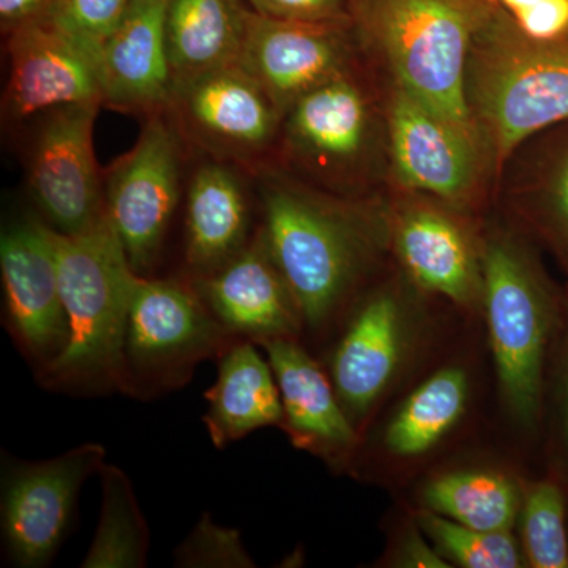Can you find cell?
I'll list each match as a JSON object with an SVG mask.
<instances>
[{
  "label": "cell",
  "mask_w": 568,
  "mask_h": 568,
  "mask_svg": "<svg viewBox=\"0 0 568 568\" xmlns=\"http://www.w3.org/2000/svg\"><path fill=\"white\" fill-rule=\"evenodd\" d=\"M345 26L274 20L250 10L237 63L286 115L305 93L347 74Z\"/></svg>",
  "instance_id": "11"
},
{
  "label": "cell",
  "mask_w": 568,
  "mask_h": 568,
  "mask_svg": "<svg viewBox=\"0 0 568 568\" xmlns=\"http://www.w3.org/2000/svg\"><path fill=\"white\" fill-rule=\"evenodd\" d=\"M175 566L248 568L254 562L237 530L222 528L205 514L175 551Z\"/></svg>",
  "instance_id": "29"
},
{
  "label": "cell",
  "mask_w": 568,
  "mask_h": 568,
  "mask_svg": "<svg viewBox=\"0 0 568 568\" xmlns=\"http://www.w3.org/2000/svg\"><path fill=\"white\" fill-rule=\"evenodd\" d=\"M248 205L241 183L222 164L194 174L186 201V261L201 275L244 250Z\"/></svg>",
  "instance_id": "23"
},
{
  "label": "cell",
  "mask_w": 568,
  "mask_h": 568,
  "mask_svg": "<svg viewBox=\"0 0 568 568\" xmlns=\"http://www.w3.org/2000/svg\"><path fill=\"white\" fill-rule=\"evenodd\" d=\"M399 260L418 286L470 305L484 294L481 256L463 224L435 205L414 204L395 220Z\"/></svg>",
  "instance_id": "17"
},
{
  "label": "cell",
  "mask_w": 568,
  "mask_h": 568,
  "mask_svg": "<svg viewBox=\"0 0 568 568\" xmlns=\"http://www.w3.org/2000/svg\"><path fill=\"white\" fill-rule=\"evenodd\" d=\"M514 21L530 39H562L568 32V0H538L514 14Z\"/></svg>",
  "instance_id": "32"
},
{
  "label": "cell",
  "mask_w": 568,
  "mask_h": 568,
  "mask_svg": "<svg viewBox=\"0 0 568 568\" xmlns=\"http://www.w3.org/2000/svg\"><path fill=\"white\" fill-rule=\"evenodd\" d=\"M485 310L500 394L519 420L536 416L552 304L536 263L508 235L481 253Z\"/></svg>",
  "instance_id": "5"
},
{
  "label": "cell",
  "mask_w": 568,
  "mask_h": 568,
  "mask_svg": "<svg viewBox=\"0 0 568 568\" xmlns=\"http://www.w3.org/2000/svg\"><path fill=\"white\" fill-rule=\"evenodd\" d=\"M104 200L133 271L144 276L159 257L179 201V141L159 114L112 166Z\"/></svg>",
  "instance_id": "8"
},
{
  "label": "cell",
  "mask_w": 568,
  "mask_h": 568,
  "mask_svg": "<svg viewBox=\"0 0 568 568\" xmlns=\"http://www.w3.org/2000/svg\"><path fill=\"white\" fill-rule=\"evenodd\" d=\"M69 338L41 383L58 390L133 392L126 328L136 272L106 216L81 234L52 230Z\"/></svg>",
  "instance_id": "1"
},
{
  "label": "cell",
  "mask_w": 568,
  "mask_h": 568,
  "mask_svg": "<svg viewBox=\"0 0 568 568\" xmlns=\"http://www.w3.org/2000/svg\"><path fill=\"white\" fill-rule=\"evenodd\" d=\"M197 293L231 335L256 345L267 339H294L304 323L263 239L201 275Z\"/></svg>",
  "instance_id": "16"
},
{
  "label": "cell",
  "mask_w": 568,
  "mask_h": 568,
  "mask_svg": "<svg viewBox=\"0 0 568 568\" xmlns=\"http://www.w3.org/2000/svg\"><path fill=\"white\" fill-rule=\"evenodd\" d=\"M566 433L568 439V384H567V414H566Z\"/></svg>",
  "instance_id": "36"
},
{
  "label": "cell",
  "mask_w": 568,
  "mask_h": 568,
  "mask_svg": "<svg viewBox=\"0 0 568 568\" xmlns=\"http://www.w3.org/2000/svg\"><path fill=\"white\" fill-rule=\"evenodd\" d=\"M104 459V447L88 443L44 462L10 463L3 470L2 534L14 566L51 562L69 532L82 485L100 474Z\"/></svg>",
  "instance_id": "7"
},
{
  "label": "cell",
  "mask_w": 568,
  "mask_h": 568,
  "mask_svg": "<svg viewBox=\"0 0 568 568\" xmlns=\"http://www.w3.org/2000/svg\"><path fill=\"white\" fill-rule=\"evenodd\" d=\"M164 21L166 0H130L97 54L103 104L149 115L170 106L174 81Z\"/></svg>",
  "instance_id": "15"
},
{
  "label": "cell",
  "mask_w": 568,
  "mask_h": 568,
  "mask_svg": "<svg viewBox=\"0 0 568 568\" xmlns=\"http://www.w3.org/2000/svg\"><path fill=\"white\" fill-rule=\"evenodd\" d=\"M523 544L530 566L568 567L564 497L558 485L540 481L530 488L523 506Z\"/></svg>",
  "instance_id": "28"
},
{
  "label": "cell",
  "mask_w": 568,
  "mask_h": 568,
  "mask_svg": "<svg viewBox=\"0 0 568 568\" xmlns=\"http://www.w3.org/2000/svg\"><path fill=\"white\" fill-rule=\"evenodd\" d=\"M168 108L196 144L233 159L263 152L284 118L274 100L239 63L179 85Z\"/></svg>",
  "instance_id": "13"
},
{
  "label": "cell",
  "mask_w": 568,
  "mask_h": 568,
  "mask_svg": "<svg viewBox=\"0 0 568 568\" xmlns=\"http://www.w3.org/2000/svg\"><path fill=\"white\" fill-rule=\"evenodd\" d=\"M286 118L287 142L295 156L320 170L353 166L368 142V103L347 74L305 93Z\"/></svg>",
  "instance_id": "20"
},
{
  "label": "cell",
  "mask_w": 568,
  "mask_h": 568,
  "mask_svg": "<svg viewBox=\"0 0 568 568\" xmlns=\"http://www.w3.org/2000/svg\"><path fill=\"white\" fill-rule=\"evenodd\" d=\"M418 525L435 541L437 549L466 568H517L521 555L508 530L467 528L443 515L426 510Z\"/></svg>",
  "instance_id": "27"
},
{
  "label": "cell",
  "mask_w": 568,
  "mask_h": 568,
  "mask_svg": "<svg viewBox=\"0 0 568 568\" xmlns=\"http://www.w3.org/2000/svg\"><path fill=\"white\" fill-rule=\"evenodd\" d=\"M545 201L551 219L568 241V151L560 156L545 185Z\"/></svg>",
  "instance_id": "33"
},
{
  "label": "cell",
  "mask_w": 568,
  "mask_h": 568,
  "mask_svg": "<svg viewBox=\"0 0 568 568\" xmlns=\"http://www.w3.org/2000/svg\"><path fill=\"white\" fill-rule=\"evenodd\" d=\"M260 345L282 395L283 428L295 446L324 457H338L353 448L357 440L353 420L320 365L294 339H267Z\"/></svg>",
  "instance_id": "18"
},
{
  "label": "cell",
  "mask_w": 568,
  "mask_h": 568,
  "mask_svg": "<svg viewBox=\"0 0 568 568\" xmlns=\"http://www.w3.org/2000/svg\"><path fill=\"white\" fill-rule=\"evenodd\" d=\"M392 159L406 189L462 203L480 174L481 138L396 89L388 114Z\"/></svg>",
  "instance_id": "14"
},
{
  "label": "cell",
  "mask_w": 568,
  "mask_h": 568,
  "mask_svg": "<svg viewBox=\"0 0 568 568\" xmlns=\"http://www.w3.org/2000/svg\"><path fill=\"white\" fill-rule=\"evenodd\" d=\"M100 104H73L50 112L32 149L29 185L33 200L58 233L91 230L106 216L93 123Z\"/></svg>",
  "instance_id": "9"
},
{
  "label": "cell",
  "mask_w": 568,
  "mask_h": 568,
  "mask_svg": "<svg viewBox=\"0 0 568 568\" xmlns=\"http://www.w3.org/2000/svg\"><path fill=\"white\" fill-rule=\"evenodd\" d=\"M256 343L227 346L220 357L219 375L205 392L203 422L213 446L224 448L265 426L283 424V403L271 362L257 353Z\"/></svg>",
  "instance_id": "21"
},
{
  "label": "cell",
  "mask_w": 568,
  "mask_h": 568,
  "mask_svg": "<svg viewBox=\"0 0 568 568\" xmlns=\"http://www.w3.org/2000/svg\"><path fill=\"white\" fill-rule=\"evenodd\" d=\"M250 9L244 0H166V44L174 89L237 63Z\"/></svg>",
  "instance_id": "22"
},
{
  "label": "cell",
  "mask_w": 568,
  "mask_h": 568,
  "mask_svg": "<svg viewBox=\"0 0 568 568\" xmlns=\"http://www.w3.org/2000/svg\"><path fill=\"white\" fill-rule=\"evenodd\" d=\"M129 3L130 0H54L50 17L99 54L100 44L121 20Z\"/></svg>",
  "instance_id": "30"
},
{
  "label": "cell",
  "mask_w": 568,
  "mask_h": 568,
  "mask_svg": "<svg viewBox=\"0 0 568 568\" xmlns=\"http://www.w3.org/2000/svg\"><path fill=\"white\" fill-rule=\"evenodd\" d=\"M263 242L293 294L302 321L328 320L365 263L372 233L361 213L283 185L264 190Z\"/></svg>",
  "instance_id": "4"
},
{
  "label": "cell",
  "mask_w": 568,
  "mask_h": 568,
  "mask_svg": "<svg viewBox=\"0 0 568 568\" xmlns=\"http://www.w3.org/2000/svg\"><path fill=\"white\" fill-rule=\"evenodd\" d=\"M230 332L196 290L136 275L126 328V364L155 386L182 383L193 366L227 347Z\"/></svg>",
  "instance_id": "6"
},
{
  "label": "cell",
  "mask_w": 568,
  "mask_h": 568,
  "mask_svg": "<svg viewBox=\"0 0 568 568\" xmlns=\"http://www.w3.org/2000/svg\"><path fill=\"white\" fill-rule=\"evenodd\" d=\"M469 384L462 368H444L420 384L388 425L386 444L398 457L435 447L465 414Z\"/></svg>",
  "instance_id": "24"
},
{
  "label": "cell",
  "mask_w": 568,
  "mask_h": 568,
  "mask_svg": "<svg viewBox=\"0 0 568 568\" xmlns=\"http://www.w3.org/2000/svg\"><path fill=\"white\" fill-rule=\"evenodd\" d=\"M103 503L99 528L82 568H142L148 566V523L129 476L118 466L104 465Z\"/></svg>",
  "instance_id": "25"
},
{
  "label": "cell",
  "mask_w": 568,
  "mask_h": 568,
  "mask_svg": "<svg viewBox=\"0 0 568 568\" xmlns=\"http://www.w3.org/2000/svg\"><path fill=\"white\" fill-rule=\"evenodd\" d=\"M0 272L9 331L43 368L69 338L51 226L29 220L3 231Z\"/></svg>",
  "instance_id": "12"
},
{
  "label": "cell",
  "mask_w": 568,
  "mask_h": 568,
  "mask_svg": "<svg viewBox=\"0 0 568 568\" xmlns=\"http://www.w3.org/2000/svg\"><path fill=\"white\" fill-rule=\"evenodd\" d=\"M405 317L394 295H373L351 321L332 357V383L349 417L364 416L395 375Z\"/></svg>",
  "instance_id": "19"
},
{
  "label": "cell",
  "mask_w": 568,
  "mask_h": 568,
  "mask_svg": "<svg viewBox=\"0 0 568 568\" xmlns=\"http://www.w3.org/2000/svg\"><path fill=\"white\" fill-rule=\"evenodd\" d=\"M503 6L506 7L511 14H517L519 11L529 9L534 3H537L538 0H500Z\"/></svg>",
  "instance_id": "35"
},
{
  "label": "cell",
  "mask_w": 568,
  "mask_h": 568,
  "mask_svg": "<svg viewBox=\"0 0 568 568\" xmlns=\"http://www.w3.org/2000/svg\"><path fill=\"white\" fill-rule=\"evenodd\" d=\"M489 13L481 0H365L362 21L402 91L480 136L467 106L466 67Z\"/></svg>",
  "instance_id": "3"
},
{
  "label": "cell",
  "mask_w": 568,
  "mask_h": 568,
  "mask_svg": "<svg viewBox=\"0 0 568 568\" xmlns=\"http://www.w3.org/2000/svg\"><path fill=\"white\" fill-rule=\"evenodd\" d=\"M54 0H0V21L3 31L40 20L51 13Z\"/></svg>",
  "instance_id": "34"
},
{
  "label": "cell",
  "mask_w": 568,
  "mask_h": 568,
  "mask_svg": "<svg viewBox=\"0 0 568 568\" xmlns=\"http://www.w3.org/2000/svg\"><path fill=\"white\" fill-rule=\"evenodd\" d=\"M466 100L497 162L523 141L568 119V39L536 40L491 11L466 67Z\"/></svg>",
  "instance_id": "2"
},
{
  "label": "cell",
  "mask_w": 568,
  "mask_h": 568,
  "mask_svg": "<svg viewBox=\"0 0 568 568\" xmlns=\"http://www.w3.org/2000/svg\"><path fill=\"white\" fill-rule=\"evenodd\" d=\"M6 108L11 121L73 104H103L97 52L50 14L11 29Z\"/></svg>",
  "instance_id": "10"
},
{
  "label": "cell",
  "mask_w": 568,
  "mask_h": 568,
  "mask_svg": "<svg viewBox=\"0 0 568 568\" xmlns=\"http://www.w3.org/2000/svg\"><path fill=\"white\" fill-rule=\"evenodd\" d=\"M424 503L428 510L480 530H508L517 517L518 493L508 478L484 470L447 474L429 481Z\"/></svg>",
  "instance_id": "26"
},
{
  "label": "cell",
  "mask_w": 568,
  "mask_h": 568,
  "mask_svg": "<svg viewBox=\"0 0 568 568\" xmlns=\"http://www.w3.org/2000/svg\"><path fill=\"white\" fill-rule=\"evenodd\" d=\"M261 17L283 21L339 22L346 24L347 0H244Z\"/></svg>",
  "instance_id": "31"
}]
</instances>
